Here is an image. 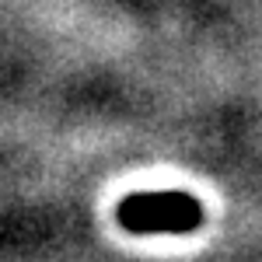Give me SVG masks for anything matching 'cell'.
<instances>
[{
  "instance_id": "obj_1",
  "label": "cell",
  "mask_w": 262,
  "mask_h": 262,
  "mask_svg": "<svg viewBox=\"0 0 262 262\" xmlns=\"http://www.w3.org/2000/svg\"><path fill=\"white\" fill-rule=\"evenodd\" d=\"M203 210L189 192H133L119 206V224L133 234H189Z\"/></svg>"
}]
</instances>
